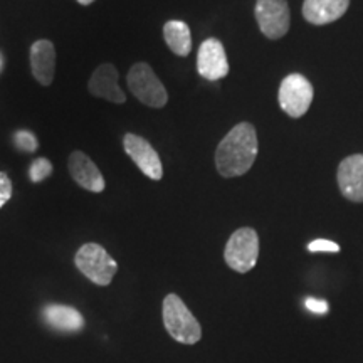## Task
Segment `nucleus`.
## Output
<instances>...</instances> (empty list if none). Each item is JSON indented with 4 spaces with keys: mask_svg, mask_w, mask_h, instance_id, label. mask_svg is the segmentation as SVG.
Wrapping results in <instances>:
<instances>
[{
    "mask_svg": "<svg viewBox=\"0 0 363 363\" xmlns=\"http://www.w3.org/2000/svg\"><path fill=\"white\" fill-rule=\"evenodd\" d=\"M257 135L251 123H239L216 150V167L225 179L247 174L257 157Z\"/></svg>",
    "mask_w": 363,
    "mask_h": 363,
    "instance_id": "1",
    "label": "nucleus"
},
{
    "mask_svg": "<svg viewBox=\"0 0 363 363\" xmlns=\"http://www.w3.org/2000/svg\"><path fill=\"white\" fill-rule=\"evenodd\" d=\"M163 325L169 335L184 345H194L202 338V328L177 294H167L163 299Z\"/></svg>",
    "mask_w": 363,
    "mask_h": 363,
    "instance_id": "2",
    "label": "nucleus"
},
{
    "mask_svg": "<svg viewBox=\"0 0 363 363\" xmlns=\"http://www.w3.org/2000/svg\"><path fill=\"white\" fill-rule=\"evenodd\" d=\"M74 262L76 267L83 272L86 278L98 286L110 284L113 281V276L118 271L116 261L106 252V249L94 242L84 244L76 252Z\"/></svg>",
    "mask_w": 363,
    "mask_h": 363,
    "instance_id": "3",
    "label": "nucleus"
},
{
    "mask_svg": "<svg viewBox=\"0 0 363 363\" xmlns=\"http://www.w3.org/2000/svg\"><path fill=\"white\" fill-rule=\"evenodd\" d=\"M126 81L133 96L150 108H163L169 101L165 86L147 62H136L128 71Z\"/></svg>",
    "mask_w": 363,
    "mask_h": 363,
    "instance_id": "4",
    "label": "nucleus"
},
{
    "mask_svg": "<svg viewBox=\"0 0 363 363\" xmlns=\"http://www.w3.org/2000/svg\"><path fill=\"white\" fill-rule=\"evenodd\" d=\"M259 257V238L251 227H242L230 235L225 244L224 259L230 269L247 272L256 266Z\"/></svg>",
    "mask_w": 363,
    "mask_h": 363,
    "instance_id": "5",
    "label": "nucleus"
},
{
    "mask_svg": "<svg viewBox=\"0 0 363 363\" xmlns=\"http://www.w3.org/2000/svg\"><path fill=\"white\" fill-rule=\"evenodd\" d=\"M313 103V86L303 74L286 76L279 86V106L286 115L301 118Z\"/></svg>",
    "mask_w": 363,
    "mask_h": 363,
    "instance_id": "6",
    "label": "nucleus"
},
{
    "mask_svg": "<svg viewBox=\"0 0 363 363\" xmlns=\"http://www.w3.org/2000/svg\"><path fill=\"white\" fill-rule=\"evenodd\" d=\"M256 21L267 39H281L289 30V7L286 0H257Z\"/></svg>",
    "mask_w": 363,
    "mask_h": 363,
    "instance_id": "7",
    "label": "nucleus"
},
{
    "mask_svg": "<svg viewBox=\"0 0 363 363\" xmlns=\"http://www.w3.org/2000/svg\"><path fill=\"white\" fill-rule=\"evenodd\" d=\"M123 147H125V152L128 153V157L136 163V167H138V169L142 170L148 179L162 180L163 177L162 160L160 157H158L157 150L153 148L147 140L138 135L126 133L123 138Z\"/></svg>",
    "mask_w": 363,
    "mask_h": 363,
    "instance_id": "8",
    "label": "nucleus"
},
{
    "mask_svg": "<svg viewBox=\"0 0 363 363\" xmlns=\"http://www.w3.org/2000/svg\"><path fill=\"white\" fill-rule=\"evenodd\" d=\"M197 71L208 81L222 79L229 74L225 49L219 39L211 38L201 44L197 54Z\"/></svg>",
    "mask_w": 363,
    "mask_h": 363,
    "instance_id": "9",
    "label": "nucleus"
},
{
    "mask_svg": "<svg viewBox=\"0 0 363 363\" xmlns=\"http://www.w3.org/2000/svg\"><path fill=\"white\" fill-rule=\"evenodd\" d=\"M338 187L343 197L352 202H363V155L347 157L338 167Z\"/></svg>",
    "mask_w": 363,
    "mask_h": 363,
    "instance_id": "10",
    "label": "nucleus"
},
{
    "mask_svg": "<svg viewBox=\"0 0 363 363\" xmlns=\"http://www.w3.org/2000/svg\"><path fill=\"white\" fill-rule=\"evenodd\" d=\"M69 172L79 187H83L89 192H103L104 190V179L101 172L98 170L96 163L83 152H72L67 160Z\"/></svg>",
    "mask_w": 363,
    "mask_h": 363,
    "instance_id": "11",
    "label": "nucleus"
},
{
    "mask_svg": "<svg viewBox=\"0 0 363 363\" xmlns=\"http://www.w3.org/2000/svg\"><path fill=\"white\" fill-rule=\"evenodd\" d=\"M93 96L103 98L110 103L123 104L126 101L125 93L118 86V71L113 65H101L91 76L88 84Z\"/></svg>",
    "mask_w": 363,
    "mask_h": 363,
    "instance_id": "12",
    "label": "nucleus"
},
{
    "mask_svg": "<svg viewBox=\"0 0 363 363\" xmlns=\"http://www.w3.org/2000/svg\"><path fill=\"white\" fill-rule=\"evenodd\" d=\"M350 7V0H305L303 16L315 26H325L338 21Z\"/></svg>",
    "mask_w": 363,
    "mask_h": 363,
    "instance_id": "13",
    "label": "nucleus"
},
{
    "mask_svg": "<svg viewBox=\"0 0 363 363\" xmlns=\"http://www.w3.org/2000/svg\"><path fill=\"white\" fill-rule=\"evenodd\" d=\"M30 67L34 78L43 86H49L54 79V67H56V49L51 40H38L30 48Z\"/></svg>",
    "mask_w": 363,
    "mask_h": 363,
    "instance_id": "14",
    "label": "nucleus"
},
{
    "mask_svg": "<svg viewBox=\"0 0 363 363\" xmlns=\"http://www.w3.org/2000/svg\"><path fill=\"white\" fill-rule=\"evenodd\" d=\"M43 318L52 330L61 331V333H78L84 326L83 315L76 308L66 305L45 306Z\"/></svg>",
    "mask_w": 363,
    "mask_h": 363,
    "instance_id": "15",
    "label": "nucleus"
},
{
    "mask_svg": "<svg viewBox=\"0 0 363 363\" xmlns=\"http://www.w3.org/2000/svg\"><path fill=\"white\" fill-rule=\"evenodd\" d=\"M163 38L170 51L177 56H189L192 51V35L185 22L182 21H169L163 26Z\"/></svg>",
    "mask_w": 363,
    "mask_h": 363,
    "instance_id": "16",
    "label": "nucleus"
},
{
    "mask_svg": "<svg viewBox=\"0 0 363 363\" xmlns=\"http://www.w3.org/2000/svg\"><path fill=\"white\" fill-rule=\"evenodd\" d=\"M29 174H30V180H33L34 184H39V182L48 179V177L52 174L51 162H49L48 158H38V160H34L33 165H30Z\"/></svg>",
    "mask_w": 363,
    "mask_h": 363,
    "instance_id": "17",
    "label": "nucleus"
},
{
    "mask_svg": "<svg viewBox=\"0 0 363 363\" xmlns=\"http://www.w3.org/2000/svg\"><path fill=\"white\" fill-rule=\"evenodd\" d=\"M13 142H16V147L22 150V152L33 153L38 150V140H35V136L27 130L17 131V133L13 135Z\"/></svg>",
    "mask_w": 363,
    "mask_h": 363,
    "instance_id": "18",
    "label": "nucleus"
},
{
    "mask_svg": "<svg viewBox=\"0 0 363 363\" xmlns=\"http://www.w3.org/2000/svg\"><path fill=\"white\" fill-rule=\"evenodd\" d=\"M308 251L310 252H340V246L337 242L328 239H316L308 244Z\"/></svg>",
    "mask_w": 363,
    "mask_h": 363,
    "instance_id": "19",
    "label": "nucleus"
},
{
    "mask_svg": "<svg viewBox=\"0 0 363 363\" xmlns=\"http://www.w3.org/2000/svg\"><path fill=\"white\" fill-rule=\"evenodd\" d=\"M12 197V182L7 174L0 172V207L6 206V202Z\"/></svg>",
    "mask_w": 363,
    "mask_h": 363,
    "instance_id": "20",
    "label": "nucleus"
},
{
    "mask_svg": "<svg viewBox=\"0 0 363 363\" xmlns=\"http://www.w3.org/2000/svg\"><path fill=\"white\" fill-rule=\"evenodd\" d=\"M305 305L308 310H310L311 313H315V315H325V313H328V303H326L325 299L308 298L305 301Z\"/></svg>",
    "mask_w": 363,
    "mask_h": 363,
    "instance_id": "21",
    "label": "nucleus"
},
{
    "mask_svg": "<svg viewBox=\"0 0 363 363\" xmlns=\"http://www.w3.org/2000/svg\"><path fill=\"white\" fill-rule=\"evenodd\" d=\"M81 6H89V4H93L94 0H78Z\"/></svg>",
    "mask_w": 363,
    "mask_h": 363,
    "instance_id": "22",
    "label": "nucleus"
},
{
    "mask_svg": "<svg viewBox=\"0 0 363 363\" xmlns=\"http://www.w3.org/2000/svg\"><path fill=\"white\" fill-rule=\"evenodd\" d=\"M2 65H4V62H2V56H0V71H2Z\"/></svg>",
    "mask_w": 363,
    "mask_h": 363,
    "instance_id": "23",
    "label": "nucleus"
}]
</instances>
